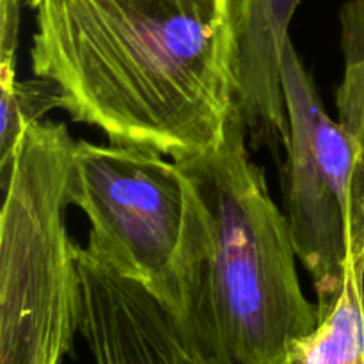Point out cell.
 <instances>
[{"mask_svg": "<svg viewBox=\"0 0 364 364\" xmlns=\"http://www.w3.org/2000/svg\"><path fill=\"white\" fill-rule=\"evenodd\" d=\"M32 73L110 144L173 162L223 144L238 92L237 0H38Z\"/></svg>", "mask_w": 364, "mask_h": 364, "instance_id": "obj_1", "label": "cell"}, {"mask_svg": "<svg viewBox=\"0 0 364 364\" xmlns=\"http://www.w3.org/2000/svg\"><path fill=\"white\" fill-rule=\"evenodd\" d=\"M245 132L237 103L219 148L176 162L188 210L167 311L201 364H288L318 323L288 219L249 156Z\"/></svg>", "mask_w": 364, "mask_h": 364, "instance_id": "obj_2", "label": "cell"}, {"mask_svg": "<svg viewBox=\"0 0 364 364\" xmlns=\"http://www.w3.org/2000/svg\"><path fill=\"white\" fill-rule=\"evenodd\" d=\"M73 137L64 123L25 127L0 219V364H63L80 334L78 245L66 230Z\"/></svg>", "mask_w": 364, "mask_h": 364, "instance_id": "obj_3", "label": "cell"}, {"mask_svg": "<svg viewBox=\"0 0 364 364\" xmlns=\"http://www.w3.org/2000/svg\"><path fill=\"white\" fill-rule=\"evenodd\" d=\"M70 205L91 224L85 249L169 309L188 210L180 166L149 149L77 141Z\"/></svg>", "mask_w": 364, "mask_h": 364, "instance_id": "obj_4", "label": "cell"}, {"mask_svg": "<svg viewBox=\"0 0 364 364\" xmlns=\"http://www.w3.org/2000/svg\"><path fill=\"white\" fill-rule=\"evenodd\" d=\"M82 283L80 336L95 364H201L174 318L137 281L121 276L85 247L77 249Z\"/></svg>", "mask_w": 364, "mask_h": 364, "instance_id": "obj_5", "label": "cell"}, {"mask_svg": "<svg viewBox=\"0 0 364 364\" xmlns=\"http://www.w3.org/2000/svg\"><path fill=\"white\" fill-rule=\"evenodd\" d=\"M288 116L284 215L297 258L315 283L318 316L340 297L348 249L347 217L329 174L313 148L311 132L301 98L283 85Z\"/></svg>", "mask_w": 364, "mask_h": 364, "instance_id": "obj_6", "label": "cell"}, {"mask_svg": "<svg viewBox=\"0 0 364 364\" xmlns=\"http://www.w3.org/2000/svg\"><path fill=\"white\" fill-rule=\"evenodd\" d=\"M299 4L301 0H237V102L252 139L267 144L288 142L283 59Z\"/></svg>", "mask_w": 364, "mask_h": 364, "instance_id": "obj_7", "label": "cell"}, {"mask_svg": "<svg viewBox=\"0 0 364 364\" xmlns=\"http://www.w3.org/2000/svg\"><path fill=\"white\" fill-rule=\"evenodd\" d=\"M288 364H364L363 309L350 259L340 297L295 343Z\"/></svg>", "mask_w": 364, "mask_h": 364, "instance_id": "obj_8", "label": "cell"}, {"mask_svg": "<svg viewBox=\"0 0 364 364\" xmlns=\"http://www.w3.org/2000/svg\"><path fill=\"white\" fill-rule=\"evenodd\" d=\"M63 105V98L53 82L18 80L16 71L0 73V181L7 185L11 164L25 127L41 121L48 110Z\"/></svg>", "mask_w": 364, "mask_h": 364, "instance_id": "obj_9", "label": "cell"}, {"mask_svg": "<svg viewBox=\"0 0 364 364\" xmlns=\"http://www.w3.org/2000/svg\"><path fill=\"white\" fill-rule=\"evenodd\" d=\"M21 0H0V68H16Z\"/></svg>", "mask_w": 364, "mask_h": 364, "instance_id": "obj_10", "label": "cell"}, {"mask_svg": "<svg viewBox=\"0 0 364 364\" xmlns=\"http://www.w3.org/2000/svg\"><path fill=\"white\" fill-rule=\"evenodd\" d=\"M352 270H354L355 283H358L359 299H361V309H363V322H364V249L359 256L350 259Z\"/></svg>", "mask_w": 364, "mask_h": 364, "instance_id": "obj_11", "label": "cell"}, {"mask_svg": "<svg viewBox=\"0 0 364 364\" xmlns=\"http://www.w3.org/2000/svg\"><path fill=\"white\" fill-rule=\"evenodd\" d=\"M27 2H28V4H31V7H32V6H34V4H36V2H38V0H27Z\"/></svg>", "mask_w": 364, "mask_h": 364, "instance_id": "obj_12", "label": "cell"}]
</instances>
